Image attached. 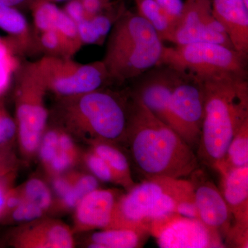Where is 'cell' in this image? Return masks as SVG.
I'll return each mask as SVG.
<instances>
[{"label":"cell","instance_id":"obj_40","mask_svg":"<svg viewBox=\"0 0 248 248\" xmlns=\"http://www.w3.org/2000/svg\"><path fill=\"white\" fill-rule=\"evenodd\" d=\"M6 146H0V159H1L3 156H4L5 155L8 153V151L7 149H6Z\"/></svg>","mask_w":248,"mask_h":248},{"label":"cell","instance_id":"obj_23","mask_svg":"<svg viewBox=\"0 0 248 248\" xmlns=\"http://www.w3.org/2000/svg\"><path fill=\"white\" fill-rule=\"evenodd\" d=\"M79 159V152L71 134L59 128V143L55 157L46 170L51 177L64 174L73 168Z\"/></svg>","mask_w":248,"mask_h":248},{"label":"cell","instance_id":"obj_5","mask_svg":"<svg viewBox=\"0 0 248 248\" xmlns=\"http://www.w3.org/2000/svg\"><path fill=\"white\" fill-rule=\"evenodd\" d=\"M194 195L190 181L167 177L146 179L116 202L108 228L150 231L153 221L175 213L178 202Z\"/></svg>","mask_w":248,"mask_h":248},{"label":"cell","instance_id":"obj_15","mask_svg":"<svg viewBox=\"0 0 248 248\" xmlns=\"http://www.w3.org/2000/svg\"><path fill=\"white\" fill-rule=\"evenodd\" d=\"M117 199L112 190L96 189L85 196L75 208L74 233L107 229Z\"/></svg>","mask_w":248,"mask_h":248},{"label":"cell","instance_id":"obj_27","mask_svg":"<svg viewBox=\"0 0 248 248\" xmlns=\"http://www.w3.org/2000/svg\"><path fill=\"white\" fill-rule=\"evenodd\" d=\"M55 29L66 43L70 58H73L83 46L80 40L78 25L62 9Z\"/></svg>","mask_w":248,"mask_h":248},{"label":"cell","instance_id":"obj_32","mask_svg":"<svg viewBox=\"0 0 248 248\" xmlns=\"http://www.w3.org/2000/svg\"><path fill=\"white\" fill-rule=\"evenodd\" d=\"M17 134L15 119L0 106V146H6Z\"/></svg>","mask_w":248,"mask_h":248},{"label":"cell","instance_id":"obj_12","mask_svg":"<svg viewBox=\"0 0 248 248\" xmlns=\"http://www.w3.org/2000/svg\"><path fill=\"white\" fill-rule=\"evenodd\" d=\"M146 73L132 93L155 117L172 128L170 104L176 70L159 65Z\"/></svg>","mask_w":248,"mask_h":248},{"label":"cell","instance_id":"obj_26","mask_svg":"<svg viewBox=\"0 0 248 248\" xmlns=\"http://www.w3.org/2000/svg\"><path fill=\"white\" fill-rule=\"evenodd\" d=\"M19 187L23 200L36 204L46 213L51 208L53 203L51 192L43 181L34 178L29 179Z\"/></svg>","mask_w":248,"mask_h":248},{"label":"cell","instance_id":"obj_3","mask_svg":"<svg viewBox=\"0 0 248 248\" xmlns=\"http://www.w3.org/2000/svg\"><path fill=\"white\" fill-rule=\"evenodd\" d=\"M56 113L69 133L91 142L113 143L125 141L131 90L104 88L69 97H59Z\"/></svg>","mask_w":248,"mask_h":248},{"label":"cell","instance_id":"obj_21","mask_svg":"<svg viewBox=\"0 0 248 248\" xmlns=\"http://www.w3.org/2000/svg\"><path fill=\"white\" fill-rule=\"evenodd\" d=\"M138 14L154 28L159 38L171 42L177 21L169 16L155 0H134Z\"/></svg>","mask_w":248,"mask_h":248},{"label":"cell","instance_id":"obj_1","mask_svg":"<svg viewBox=\"0 0 248 248\" xmlns=\"http://www.w3.org/2000/svg\"><path fill=\"white\" fill-rule=\"evenodd\" d=\"M134 165L146 179H184L199 169L195 151L152 112L131 91L125 141Z\"/></svg>","mask_w":248,"mask_h":248},{"label":"cell","instance_id":"obj_37","mask_svg":"<svg viewBox=\"0 0 248 248\" xmlns=\"http://www.w3.org/2000/svg\"><path fill=\"white\" fill-rule=\"evenodd\" d=\"M173 19L178 21L184 8L182 0H155Z\"/></svg>","mask_w":248,"mask_h":248},{"label":"cell","instance_id":"obj_34","mask_svg":"<svg viewBox=\"0 0 248 248\" xmlns=\"http://www.w3.org/2000/svg\"><path fill=\"white\" fill-rule=\"evenodd\" d=\"M63 10L65 14L76 24L89 19L81 0H68Z\"/></svg>","mask_w":248,"mask_h":248},{"label":"cell","instance_id":"obj_16","mask_svg":"<svg viewBox=\"0 0 248 248\" xmlns=\"http://www.w3.org/2000/svg\"><path fill=\"white\" fill-rule=\"evenodd\" d=\"M212 10L235 50L248 56V5L244 0H212Z\"/></svg>","mask_w":248,"mask_h":248},{"label":"cell","instance_id":"obj_17","mask_svg":"<svg viewBox=\"0 0 248 248\" xmlns=\"http://www.w3.org/2000/svg\"><path fill=\"white\" fill-rule=\"evenodd\" d=\"M220 174V191L236 224L248 226V166Z\"/></svg>","mask_w":248,"mask_h":248},{"label":"cell","instance_id":"obj_24","mask_svg":"<svg viewBox=\"0 0 248 248\" xmlns=\"http://www.w3.org/2000/svg\"><path fill=\"white\" fill-rule=\"evenodd\" d=\"M19 53L17 45L11 37H5L0 42V99L11 88L22 65L18 58Z\"/></svg>","mask_w":248,"mask_h":248},{"label":"cell","instance_id":"obj_31","mask_svg":"<svg viewBox=\"0 0 248 248\" xmlns=\"http://www.w3.org/2000/svg\"><path fill=\"white\" fill-rule=\"evenodd\" d=\"M45 213V210L36 204L22 200L8 217L16 222H31L42 218Z\"/></svg>","mask_w":248,"mask_h":248},{"label":"cell","instance_id":"obj_7","mask_svg":"<svg viewBox=\"0 0 248 248\" xmlns=\"http://www.w3.org/2000/svg\"><path fill=\"white\" fill-rule=\"evenodd\" d=\"M159 65L188 72L202 80L221 75L248 74V56L211 42H195L174 48L164 46Z\"/></svg>","mask_w":248,"mask_h":248},{"label":"cell","instance_id":"obj_8","mask_svg":"<svg viewBox=\"0 0 248 248\" xmlns=\"http://www.w3.org/2000/svg\"><path fill=\"white\" fill-rule=\"evenodd\" d=\"M35 63L47 91L58 97L91 92L112 83L103 61L81 63L73 58L46 55Z\"/></svg>","mask_w":248,"mask_h":248},{"label":"cell","instance_id":"obj_9","mask_svg":"<svg viewBox=\"0 0 248 248\" xmlns=\"http://www.w3.org/2000/svg\"><path fill=\"white\" fill-rule=\"evenodd\" d=\"M204 97L203 80L188 72L176 70L170 104L172 128L195 151L202 132Z\"/></svg>","mask_w":248,"mask_h":248},{"label":"cell","instance_id":"obj_13","mask_svg":"<svg viewBox=\"0 0 248 248\" xmlns=\"http://www.w3.org/2000/svg\"><path fill=\"white\" fill-rule=\"evenodd\" d=\"M194 198L199 218L205 226L227 236L232 216L221 191L203 171L197 169L191 174Z\"/></svg>","mask_w":248,"mask_h":248},{"label":"cell","instance_id":"obj_28","mask_svg":"<svg viewBox=\"0 0 248 248\" xmlns=\"http://www.w3.org/2000/svg\"><path fill=\"white\" fill-rule=\"evenodd\" d=\"M16 170L14 158L7 153L0 159V221L4 218L6 195L14 186Z\"/></svg>","mask_w":248,"mask_h":248},{"label":"cell","instance_id":"obj_4","mask_svg":"<svg viewBox=\"0 0 248 248\" xmlns=\"http://www.w3.org/2000/svg\"><path fill=\"white\" fill-rule=\"evenodd\" d=\"M164 47L145 18L124 11L111 29L102 61L112 83H122L140 78L158 66Z\"/></svg>","mask_w":248,"mask_h":248},{"label":"cell","instance_id":"obj_29","mask_svg":"<svg viewBox=\"0 0 248 248\" xmlns=\"http://www.w3.org/2000/svg\"><path fill=\"white\" fill-rule=\"evenodd\" d=\"M39 38L40 48L50 56L70 58L66 43L56 29L41 32Z\"/></svg>","mask_w":248,"mask_h":248},{"label":"cell","instance_id":"obj_6","mask_svg":"<svg viewBox=\"0 0 248 248\" xmlns=\"http://www.w3.org/2000/svg\"><path fill=\"white\" fill-rule=\"evenodd\" d=\"M14 80L16 135L23 156L30 159L37 154L46 129L48 111L45 100L48 91L35 62L21 65Z\"/></svg>","mask_w":248,"mask_h":248},{"label":"cell","instance_id":"obj_36","mask_svg":"<svg viewBox=\"0 0 248 248\" xmlns=\"http://www.w3.org/2000/svg\"><path fill=\"white\" fill-rule=\"evenodd\" d=\"M175 213L187 218H199L194 197H189L178 202L176 205Z\"/></svg>","mask_w":248,"mask_h":248},{"label":"cell","instance_id":"obj_25","mask_svg":"<svg viewBox=\"0 0 248 248\" xmlns=\"http://www.w3.org/2000/svg\"><path fill=\"white\" fill-rule=\"evenodd\" d=\"M34 25L39 33L55 29L62 9L50 0H30Z\"/></svg>","mask_w":248,"mask_h":248},{"label":"cell","instance_id":"obj_22","mask_svg":"<svg viewBox=\"0 0 248 248\" xmlns=\"http://www.w3.org/2000/svg\"><path fill=\"white\" fill-rule=\"evenodd\" d=\"M248 166V120L241 125L215 169L218 173Z\"/></svg>","mask_w":248,"mask_h":248},{"label":"cell","instance_id":"obj_10","mask_svg":"<svg viewBox=\"0 0 248 248\" xmlns=\"http://www.w3.org/2000/svg\"><path fill=\"white\" fill-rule=\"evenodd\" d=\"M150 231L161 248L224 247L221 235L199 218H187L177 213L153 221Z\"/></svg>","mask_w":248,"mask_h":248},{"label":"cell","instance_id":"obj_42","mask_svg":"<svg viewBox=\"0 0 248 248\" xmlns=\"http://www.w3.org/2000/svg\"><path fill=\"white\" fill-rule=\"evenodd\" d=\"M5 37H2L0 36V42H1V41H3L4 40Z\"/></svg>","mask_w":248,"mask_h":248},{"label":"cell","instance_id":"obj_30","mask_svg":"<svg viewBox=\"0 0 248 248\" xmlns=\"http://www.w3.org/2000/svg\"><path fill=\"white\" fill-rule=\"evenodd\" d=\"M83 159L91 174L97 178L98 180L117 184L113 172L108 165L100 156L90 150L88 153H85Z\"/></svg>","mask_w":248,"mask_h":248},{"label":"cell","instance_id":"obj_43","mask_svg":"<svg viewBox=\"0 0 248 248\" xmlns=\"http://www.w3.org/2000/svg\"><path fill=\"white\" fill-rule=\"evenodd\" d=\"M120 1H123V0H120Z\"/></svg>","mask_w":248,"mask_h":248},{"label":"cell","instance_id":"obj_41","mask_svg":"<svg viewBox=\"0 0 248 248\" xmlns=\"http://www.w3.org/2000/svg\"><path fill=\"white\" fill-rule=\"evenodd\" d=\"M50 1H53V2H55V1H67V0H50Z\"/></svg>","mask_w":248,"mask_h":248},{"label":"cell","instance_id":"obj_20","mask_svg":"<svg viewBox=\"0 0 248 248\" xmlns=\"http://www.w3.org/2000/svg\"><path fill=\"white\" fill-rule=\"evenodd\" d=\"M146 230L108 228L93 233L88 247L93 248H135L141 246Z\"/></svg>","mask_w":248,"mask_h":248},{"label":"cell","instance_id":"obj_18","mask_svg":"<svg viewBox=\"0 0 248 248\" xmlns=\"http://www.w3.org/2000/svg\"><path fill=\"white\" fill-rule=\"evenodd\" d=\"M0 29L14 40L20 53L29 52L33 48L35 41L25 16L17 8L1 1Z\"/></svg>","mask_w":248,"mask_h":248},{"label":"cell","instance_id":"obj_39","mask_svg":"<svg viewBox=\"0 0 248 248\" xmlns=\"http://www.w3.org/2000/svg\"><path fill=\"white\" fill-rule=\"evenodd\" d=\"M1 2L9 5V6H14L17 8V6H20L25 3H29L30 0H0Z\"/></svg>","mask_w":248,"mask_h":248},{"label":"cell","instance_id":"obj_38","mask_svg":"<svg viewBox=\"0 0 248 248\" xmlns=\"http://www.w3.org/2000/svg\"><path fill=\"white\" fill-rule=\"evenodd\" d=\"M53 180V190L58 196V199L62 198L72 187V183L70 179L69 174L56 176L54 177Z\"/></svg>","mask_w":248,"mask_h":248},{"label":"cell","instance_id":"obj_35","mask_svg":"<svg viewBox=\"0 0 248 248\" xmlns=\"http://www.w3.org/2000/svg\"><path fill=\"white\" fill-rule=\"evenodd\" d=\"M86 14L90 18L112 9L110 0H81Z\"/></svg>","mask_w":248,"mask_h":248},{"label":"cell","instance_id":"obj_33","mask_svg":"<svg viewBox=\"0 0 248 248\" xmlns=\"http://www.w3.org/2000/svg\"><path fill=\"white\" fill-rule=\"evenodd\" d=\"M78 32L83 45H101L104 40L95 30L90 19L78 23Z\"/></svg>","mask_w":248,"mask_h":248},{"label":"cell","instance_id":"obj_14","mask_svg":"<svg viewBox=\"0 0 248 248\" xmlns=\"http://www.w3.org/2000/svg\"><path fill=\"white\" fill-rule=\"evenodd\" d=\"M74 234L61 221L40 218L15 232L11 244L17 248H73L76 246Z\"/></svg>","mask_w":248,"mask_h":248},{"label":"cell","instance_id":"obj_11","mask_svg":"<svg viewBox=\"0 0 248 248\" xmlns=\"http://www.w3.org/2000/svg\"><path fill=\"white\" fill-rule=\"evenodd\" d=\"M171 42L177 45L211 42L234 48L224 29L213 16L212 0H186Z\"/></svg>","mask_w":248,"mask_h":248},{"label":"cell","instance_id":"obj_19","mask_svg":"<svg viewBox=\"0 0 248 248\" xmlns=\"http://www.w3.org/2000/svg\"><path fill=\"white\" fill-rule=\"evenodd\" d=\"M93 153L100 156L108 165L117 180V185L123 186L127 190L135 185L128 158L113 143L94 141L90 143Z\"/></svg>","mask_w":248,"mask_h":248},{"label":"cell","instance_id":"obj_2","mask_svg":"<svg viewBox=\"0 0 248 248\" xmlns=\"http://www.w3.org/2000/svg\"><path fill=\"white\" fill-rule=\"evenodd\" d=\"M203 81L204 114L197 156L214 169L248 120V74L221 75Z\"/></svg>","mask_w":248,"mask_h":248}]
</instances>
